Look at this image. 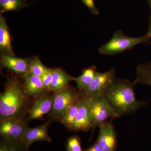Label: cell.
Here are the masks:
<instances>
[{
  "label": "cell",
  "mask_w": 151,
  "mask_h": 151,
  "mask_svg": "<svg viewBox=\"0 0 151 151\" xmlns=\"http://www.w3.org/2000/svg\"><path fill=\"white\" fill-rule=\"evenodd\" d=\"M66 151H84L81 149V140L77 136H72L68 139Z\"/></svg>",
  "instance_id": "cell-22"
},
{
  "label": "cell",
  "mask_w": 151,
  "mask_h": 151,
  "mask_svg": "<svg viewBox=\"0 0 151 151\" xmlns=\"http://www.w3.org/2000/svg\"><path fill=\"white\" fill-rule=\"evenodd\" d=\"M27 95L17 79L10 78L0 94V116L4 118H23L27 110Z\"/></svg>",
  "instance_id": "cell-2"
},
{
  "label": "cell",
  "mask_w": 151,
  "mask_h": 151,
  "mask_svg": "<svg viewBox=\"0 0 151 151\" xmlns=\"http://www.w3.org/2000/svg\"><path fill=\"white\" fill-rule=\"evenodd\" d=\"M50 124V122L49 121L35 128L29 127L21 139V140L29 146L32 143L38 141L51 142V139L47 133V129Z\"/></svg>",
  "instance_id": "cell-11"
},
{
  "label": "cell",
  "mask_w": 151,
  "mask_h": 151,
  "mask_svg": "<svg viewBox=\"0 0 151 151\" xmlns=\"http://www.w3.org/2000/svg\"><path fill=\"white\" fill-rule=\"evenodd\" d=\"M90 112L92 133L96 128L100 127L109 118H117L113 109L103 95L91 99Z\"/></svg>",
  "instance_id": "cell-6"
},
{
  "label": "cell",
  "mask_w": 151,
  "mask_h": 151,
  "mask_svg": "<svg viewBox=\"0 0 151 151\" xmlns=\"http://www.w3.org/2000/svg\"><path fill=\"white\" fill-rule=\"evenodd\" d=\"M83 4L89 9L93 14L97 15L100 14V12L94 4V0H81Z\"/></svg>",
  "instance_id": "cell-24"
},
{
  "label": "cell",
  "mask_w": 151,
  "mask_h": 151,
  "mask_svg": "<svg viewBox=\"0 0 151 151\" xmlns=\"http://www.w3.org/2000/svg\"><path fill=\"white\" fill-rule=\"evenodd\" d=\"M40 77L45 88L48 91H50V86L53 77V69L47 68L43 74Z\"/></svg>",
  "instance_id": "cell-23"
},
{
  "label": "cell",
  "mask_w": 151,
  "mask_h": 151,
  "mask_svg": "<svg viewBox=\"0 0 151 151\" xmlns=\"http://www.w3.org/2000/svg\"><path fill=\"white\" fill-rule=\"evenodd\" d=\"M28 128L27 123L23 118L1 119L0 134L4 139H21Z\"/></svg>",
  "instance_id": "cell-7"
},
{
  "label": "cell",
  "mask_w": 151,
  "mask_h": 151,
  "mask_svg": "<svg viewBox=\"0 0 151 151\" xmlns=\"http://www.w3.org/2000/svg\"><path fill=\"white\" fill-rule=\"evenodd\" d=\"M151 38L147 32L143 36L133 37L125 35L122 30H118L108 42L98 49V51L103 55H115L132 50L138 45L148 42Z\"/></svg>",
  "instance_id": "cell-3"
},
{
  "label": "cell",
  "mask_w": 151,
  "mask_h": 151,
  "mask_svg": "<svg viewBox=\"0 0 151 151\" xmlns=\"http://www.w3.org/2000/svg\"><path fill=\"white\" fill-rule=\"evenodd\" d=\"M28 5L24 0H0V7L3 12L17 10Z\"/></svg>",
  "instance_id": "cell-20"
},
{
  "label": "cell",
  "mask_w": 151,
  "mask_h": 151,
  "mask_svg": "<svg viewBox=\"0 0 151 151\" xmlns=\"http://www.w3.org/2000/svg\"><path fill=\"white\" fill-rule=\"evenodd\" d=\"M149 4H150V8L151 10V2H149Z\"/></svg>",
  "instance_id": "cell-27"
},
{
  "label": "cell",
  "mask_w": 151,
  "mask_h": 151,
  "mask_svg": "<svg viewBox=\"0 0 151 151\" xmlns=\"http://www.w3.org/2000/svg\"><path fill=\"white\" fill-rule=\"evenodd\" d=\"M80 104V99L78 98L75 103L68 108L65 115L61 119L63 124L68 128L71 129L77 116Z\"/></svg>",
  "instance_id": "cell-19"
},
{
  "label": "cell",
  "mask_w": 151,
  "mask_h": 151,
  "mask_svg": "<svg viewBox=\"0 0 151 151\" xmlns=\"http://www.w3.org/2000/svg\"><path fill=\"white\" fill-rule=\"evenodd\" d=\"M79 98L78 91L73 87H65L54 93L53 106L50 116L55 119L61 120L68 110Z\"/></svg>",
  "instance_id": "cell-5"
},
{
  "label": "cell",
  "mask_w": 151,
  "mask_h": 151,
  "mask_svg": "<svg viewBox=\"0 0 151 151\" xmlns=\"http://www.w3.org/2000/svg\"><path fill=\"white\" fill-rule=\"evenodd\" d=\"M134 81L115 78L103 95L115 112L117 118L133 114L148 105L151 100L139 101L135 96Z\"/></svg>",
  "instance_id": "cell-1"
},
{
  "label": "cell",
  "mask_w": 151,
  "mask_h": 151,
  "mask_svg": "<svg viewBox=\"0 0 151 151\" xmlns=\"http://www.w3.org/2000/svg\"><path fill=\"white\" fill-rule=\"evenodd\" d=\"M136 77L134 81L138 83L151 86V62L141 63L136 70Z\"/></svg>",
  "instance_id": "cell-16"
},
{
  "label": "cell",
  "mask_w": 151,
  "mask_h": 151,
  "mask_svg": "<svg viewBox=\"0 0 151 151\" xmlns=\"http://www.w3.org/2000/svg\"><path fill=\"white\" fill-rule=\"evenodd\" d=\"M99 136L97 142L105 151H116L117 148V135L112 123L104 122L100 125Z\"/></svg>",
  "instance_id": "cell-8"
},
{
  "label": "cell",
  "mask_w": 151,
  "mask_h": 151,
  "mask_svg": "<svg viewBox=\"0 0 151 151\" xmlns=\"http://www.w3.org/2000/svg\"><path fill=\"white\" fill-rule=\"evenodd\" d=\"M24 88L28 97H39L45 95L48 90L44 86L40 77L28 73L24 76Z\"/></svg>",
  "instance_id": "cell-13"
},
{
  "label": "cell",
  "mask_w": 151,
  "mask_h": 151,
  "mask_svg": "<svg viewBox=\"0 0 151 151\" xmlns=\"http://www.w3.org/2000/svg\"><path fill=\"white\" fill-rule=\"evenodd\" d=\"M84 151H105V150L101 147V146L97 142L94 143L89 148L85 150Z\"/></svg>",
  "instance_id": "cell-25"
},
{
  "label": "cell",
  "mask_w": 151,
  "mask_h": 151,
  "mask_svg": "<svg viewBox=\"0 0 151 151\" xmlns=\"http://www.w3.org/2000/svg\"><path fill=\"white\" fill-rule=\"evenodd\" d=\"M47 68L42 63L39 58H35L32 60L30 63L29 73L40 77L44 73Z\"/></svg>",
  "instance_id": "cell-21"
},
{
  "label": "cell",
  "mask_w": 151,
  "mask_h": 151,
  "mask_svg": "<svg viewBox=\"0 0 151 151\" xmlns=\"http://www.w3.org/2000/svg\"><path fill=\"white\" fill-rule=\"evenodd\" d=\"M97 72V67L94 65L84 69L81 75L75 78L74 79L77 84L76 88L79 90L89 86L94 79Z\"/></svg>",
  "instance_id": "cell-17"
},
{
  "label": "cell",
  "mask_w": 151,
  "mask_h": 151,
  "mask_svg": "<svg viewBox=\"0 0 151 151\" xmlns=\"http://www.w3.org/2000/svg\"><path fill=\"white\" fill-rule=\"evenodd\" d=\"M147 33L151 37V12L150 17V26H149V29Z\"/></svg>",
  "instance_id": "cell-26"
},
{
  "label": "cell",
  "mask_w": 151,
  "mask_h": 151,
  "mask_svg": "<svg viewBox=\"0 0 151 151\" xmlns=\"http://www.w3.org/2000/svg\"></svg>",
  "instance_id": "cell-29"
},
{
  "label": "cell",
  "mask_w": 151,
  "mask_h": 151,
  "mask_svg": "<svg viewBox=\"0 0 151 151\" xmlns=\"http://www.w3.org/2000/svg\"><path fill=\"white\" fill-rule=\"evenodd\" d=\"M74 77L70 76L59 68L53 69V77L50 91L55 93L60 91L66 87L70 81H74Z\"/></svg>",
  "instance_id": "cell-14"
},
{
  "label": "cell",
  "mask_w": 151,
  "mask_h": 151,
  "mask_svg": "<svg viewBox=\"0 0 151 151\" xmlns=\"http://www.w3.org/2000/svg\"><path fill=\"white\" fill-rule=\"evenodd\" d=\"M149 2H151V0H148Z\"/></svg>",
  "instance_id": "cell-28"
},
{
  "label": "cell",
  "mask_w": 151,
  "mask_h": 151,
  "mask_svg": "<svg viewBox=\"0 0 151 151\" xmlns=\"http://www.w3.org/2000/svg\"><path fill=\"white\" fill-rule=\"evenodd\" d=\"M90 103L91 100L80 99L78 113L70 129L74 131L87 132L92 129Z\"/></svg>",
  "instance_id": "cell-9"
},
{
  "label": "cell",
  "mask_w": 151,
  "mask_h": 151,
  "mask_svg": "<svg viewBox=\"0 0 151 151\" xmlns=\"http://www.w3.org/2000/svg\"><path fill=\"white\" fill-rule=\"evenodd\" d=\"M54 94L49 96H42L35 100L29 111V120L40 119L51 111L53 106Z\"/></svg>",
  "instance_id": "cell-12"
},
{
  "label": "cell",
  "mask_w": 151,
  "mask_h": 151,
  "mask_svg": "<svg viewBox=\"0 0 151 151\" xmlns=\"http://www.w3.org/2000/svg\"><path fill=\"white\" fill-rule=\"evenodd\" d=\"M0 49L3 52L14 55L8 28L1 12L0 14Z\"/></svg>",
  "instance_id": "cell-15"
},
{
  "label": "cell",
  "mask_w": 151,
  "mask_h": 151,
  "mask_svg": "<svg viewBox=\"0 0 151 151\" xmlns=\"http://www.w3.org/2000/svg\"><path fill=\"white\" fill-rule=\"evenodd\" d=\"M29 146L20 140L2 138L0 142V151H29Z\"/></svg>",
  "instance_id": "cell-18"
},
{
  "label": "cell",
  "mask_w": 151,
  "mask_h": 151,
  "mask_svg": "<svg viewBox=\"0 0 151 151\" xmlns=\"http://www.w3.org/2000/svg\"><path fill=\"white\" fill-rule=\"evenodd\" d=\"M32 60L19 58L8 53L3 52L1 55V63L4 67L17 73L26 74L29 72L30 63Z\"/></svg>",
  "instance_id": "cell-10"
},
{
  "label": "cell",
  "mask_w": 151,
  "mask_h": 151,
  "mask_svg": "<svg viewBox=\"0 0 151 151\" xmlns=\"http://www.w3.org/2000/svg\"><path fill=\"white\" fill-rule=\"evenodd\" d=\"M114 68L105 71L97 72L93 81L89 86L78 91L79 98L91 100L97 96L103 95L107 87L116 78Z\"/></svg>",
  "instance_id": "cell-4"
}]
</instances>
